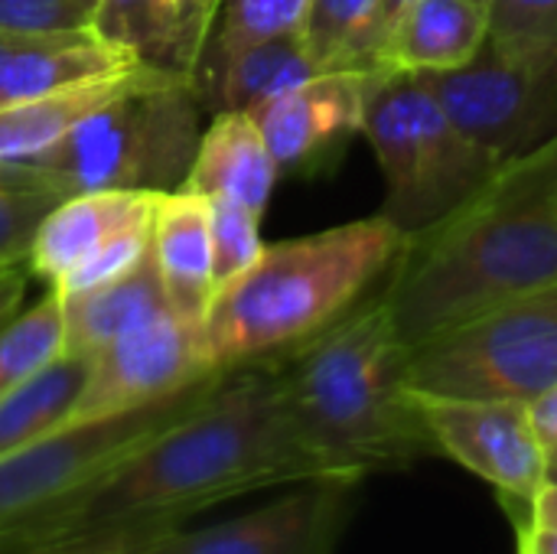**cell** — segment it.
<instances>
[{"label":"cell","mask_w":557,"mask_h":554,"mask_svg":"<svg viewBox=\"0 0 557 554\" xmlns=\"http://www.w3.org/2000/svg\"><path fill=\"white\" fill-rule=\"evenodd\" d=\"M313 480L349 477L304 434L274 366H242L225 372L199 408L104 477L33 545L170 529L248 493Z\"/></svg>","instance_id":"6da1fadb"},{"label":"cell","mask_w":557,"mask_h":554,"mask_svg":"<svg viewBox=\"0 0 557 554\" xmlns=\"http://www.w3.org/2000/svg\"><path fill=\"white\" fill-rule=\"evenodd\" d=\"M557 284V131L503 160L454 216L405 242L382 300L408 346Z\"/></svg>","instance_id":"7a4b0ae2"},{"label":"cell","mask_w":557,"mask_h":554,"mask_svg":"<svg viewBox=\"0 0 557 554\" xmlns=\"http://www.w3.org/2000/svg\"><path fill=\"white\" fill-rule=\"evenodd\" d=\"M411 346L379 291L274 359L284 398L317 451L349 480L405 470L437 444L408 379Z\"/></svg>","instance_id":"3957f363"},{"label":"cell","mask_w":557,"mask_h":554,"mask_svg":"<svg viewBox=\"0 0 557 554\" xmlns=\"http://www.w3.org/2000/svg\"><path fill=\"white\" fill-rule=\"evenodd\" d=\"M408 235L385 216L264 245L258 261L219 287L206 313L212 369L274 362L346 317L382 284Z\"/></svg>","instance_id":"277c9868"},{"label":"cell","mask_w":557,"mask_h":554,"mask_svg":"<svg viewBox=\"0 0 557 554\" xmlns=\"http://www.w3.org/2000/svg\"><path fill=\"white\" fill-rule=\"evenodd\" d=\"M202 137L196 82L137 75L121 95L85 114L36 170L59 196L95 189L173 193Z\"/></svg>","instance_id":"5b68a950"},{"label":"cell","mask_w":557,"mask_h":554,"mask_svg":"<svg viewBox=\"0 0 557 554\" xmlns=\"http://www.w3.org/2000/svg\"><path fill=\"white\" fill-rule=\"evenodd\" d=\"M362 137L385 176L379 216L408 238L463 209L503 167L414 72H385L369 98Z\"/></svg>","instance_id":"8992f818"},{"label":"cell","mask_w":557,"mask_h":554,"mask_svg":"<svg viewBox=\"0 0 557 554\" xmlns=\"http://www.w3.org/2000/svg\"><path fill=\"white\" fill-rule=\"evenodd\" d=\"M225 372H215L157 405L55 428L0 460V554H20L46 535L62 513L88 496L121 464L199 408Z\"/></svg>","instance_id":"52a82bcc"},{"label":"cell","mask_w":557,"mask_h":554,"mask_svg":"<svg viewBox=\"0 0 557 554\" xmlns=\"http://www.w3.org/2000/svg\"><path fill=\"white\" fill-rule=\"evenodd\" d=\"M408 379L418 395L529 405L557 382V284L411 346Z\"/></svg>","instance_id":"ba28073f"},{"label":"cell","mask_w":557,"mask_h":554,"mask_svg":"<svg viewBox=\"0 0 557 554\" xmlns=\"http://www.w3.org/2000/svg\"><path fill=\"white\" fill-rule=\"evenodd\" d=\"M359 480L300 483L281 500L202 529H137L33 545L20 554H336Z\"/></svg>","instance_id":"9c48e42d"},{"label":"cell","mask_w":557,"mask_h":554,"mask_svg":"<svg viewBox=\"0 0 557 554\" xmlns=\"http://www.w3.org/2000/svg\"><path fill=\"white\" fill-rule=\"evenodd\" d=\"M421 78L447 114L499 160L557 131V39L516 52L483 46L470 65Z\"/></svg>","instance_id":"30bf717a"},{"label":"cell","mask_w":557,"mask_h":554,"mask_svg":"<svg viewBox=\"0 0 557 554\" xmlns=\"http://www.w3.org/2000/svg\"><path fill=\"white\" fill-rule=\"evenodd\" d=\"M215 372L219 369L209 362L202 327L183 320L166 304L91 356L88 379L59 428L104 421L157 405Z\"/></svg>","instance_id":"8fae6325"},{"label":"cell","mask_w":557,"mask_h":554,"mask_svg":"<svg viewBox=\"0 0 557 554\" xmlns=\"http://www.w3.org/2000/svg\"><path fill=\"white\" fill-rule=\"evenodd\" d=\"M418 405L437 457H450L486 480L506 506H532L548 483V457L525 402L418 395Z\"/></svg>","instance_id":"7c38bea8"},{"label":"cell","mask_w":557,"mask_h":554,"mask_svg":"<svg viewBox=\"0 0 557 554\" xmlns=\"http://www.w3.org/2000/svg\"><path fill=\"white\" fill-rule=\"evenodd\" d=\"M392 69H336L307 78L255 108V121L281 173H323L362 134L375 85Z\"/></svg>","instance_id":"4fadbf2b"},{"label":"cell","mask_w":557,"mask_h":554,"mask_svg":"<svg viewBox=\"0 0 557 554\" xmlns=\"http://www.w3.org/2000/svg\"><path fill=\"white\" fill-rule=\"evenodd\" d=\"M212 23L206 0H95L88 29L131 69L196 82Z\"/></svg>","instance_id":"5bb4252c"},{"label":"cell","mask_w":557,"mask_h":554,"mask_svg":"<svg viewBox=\"0 0 557 554\" xmlns=\"http://www.w3.org/2000/svg\"><path fill=\"white\" fill-rule=\"evenodd\" d=\"M160 193L147 189H95L65 196L39 222L29 245V268L49 287L59 284L82 258L101 248L117 232L150 225Z\"/></svg>","instance_id":"9a60e30c"},{"label":"cell","mask_w":557,"mask_h":554,"mask_svg":"<svg viewBox=\"0 0 557 554\" xmlns=\"http://www.w3.org/2000/svg\"><path fill=\"white\" fill-rule=\"evenodd\" d=\"M150 255L166 304L183 320L206 327V313L215 297L209 199L186 189L160 193L150 222Z\"/></svg>","instance_id":"2e32d148"},{"label":"cell","mask_w":557,"mask_h":554,"mask_svg":"<svg viewBox=\"0 0 557 554\" xmlns=\"http://www.w3.org/2000/svg\"><path fill=\"white\" fill-rule=\"evenodd\" d=\"M117 72H131V65L101 46L88 26L62 33H0V108Z\"/></svg>","instance_id":"e0dca14e"},{"label":"cell","mask_w":557,"mask_h":554,"mask_svg":"<svg viewBox=\"0 0 557 554\" xmlns=\"http://www.w3.org/2000/svg\"><path fill=\"white\" fill-rule=\"evenodd\" d=\"M281 170L251 111H215L199 137L193 167L180 189L206 199H232L264 216Z\"/></svg>","instance_id":"ac0fdd59"},{"label":"cell","mask_w":557,"mask_h":554,"mask_svg":"<svg viewBox=\"0 0 557 554\" xmlns=\"http://www.w3.org/2000/svg\"><path fill=\"white\" fill-rule=\"evenodd\" d=\"M313 75H320V65L313 62L304 33L294 29L222 56H206L196 72V91L202 108L255 111Z\"/></svg>","instance_id":"d6986e66"},{"label":"cell","mask_w":557,"mask_h":554,"mask_svg":"<svg viewBox=\"0 0 557 554\" xmlns=\"http://www.w3.org/2000/svg\"><path fill=\"white\" fill-rule=\"evenodd\" d=\"M490 20L476 0H414L385 39L382 65L434 75L470 65L486 46Z\"/></svg>","instance_id":"ffe728a7"},{"label":"cell","mask_w":557,"mask_h":554,"mask_svg":"<svg viewBox=\"0 0 557 554\" xmlns=\"http://www.w3.org/2000/svg\"><path fill=\"white\" fill-rule=\"evenodd\" d=\"M137 75L144 72L131 69L0 108V167H36L69 137V131L85 114L121 95Z\"/></svg>","instance_id":"44dd1931"},{"label":"cell","mask_w":557,"mask_h":554,"mask_svg":"<svg viewBox=\"0 0 557 554\" xmlns=\"http://www.w3.org/2000/svg\"><path fill=\"white\" fill-rule=\"evenodd\" d=\"M59 304L65 323V356L91 359L124 330H131L153 310L166 307V294L153 255L147 251V258L131 274Z\"/></svg>","instance_id":"7402d4cb"},{"label":"cell","mask_w":557,"mask_h":554,"mask_svg":"<svg viewBox=\"0 0 557 554\" xmlns=\"http://www.w3.org/2000/svg\"><path fill=\"white\" fill-rule=\"evenodd\" d=\"M88 366L91 359L85 356H59L52 366L0 398V460L46 438L69 418L88 379Z\"/></svg>","instance_id":"603a6c76"},{"label":"cell","mask_w":557,"mask_h":554,"mask_svg":"<svg viewBox=\"0 0 557 554\" xmlns=\"http://www.w3.org/2000/svg\"><path fill=\"white\" fill-rule=\"evenodd\" d=\"M379 0H310L304 16V42L320 72L385 69L375 39Z\"/></svg>","instance_id":"cb8c5ba5"},{"label":"cell","mask_w":557,"mask_h":554,"mask_svg":"<svg viewBox=\"0 0 557 554\" xmlns=\"http://www.w3.org/2000/svg\"><path fill=\"white\" fill-rule=\"evenodd\" d=\"M65 356L62 304L49 291L29 310L0 323V398Z\"/></svg>","instance_id":"d4e9b609"},{"label":"cell","mask_w":557,"mask_h":554,"mask_svg":"<svg viewBox=\"0 0 557 554\" xmlns=\"http://www.w3.org/2000/svg\"><path fill=\"white\" fill-rule=\"evenodd\" d=\"M59 202V189H52L36 170L0 167V268L26 261L39 222Z\"/></svg>","instance_id":"484cf974"},{"label":"cell","mask_w":557,"mask_h":554,"mask_svg":"<svg viewBox=\"0 0 557 554\" xmlns=\"http://www.w3.org/2000/svg\"><path fill=\"white\" fill-rule=\"evenodd\" d=\"M307 7L310 0H222L206 56H222L258 39L294 33L304 26Z\"/></svg>","instance_id":"4316f807"},{"label":"cell","mask_w":557,"mask_h":554,"mask_svg":"<svg viewBox=\"0 0 557 554\" xmlns=\"http://www.w3.org/2000/svg\"><path fill=\"white\" fill-rule=\"evenodd\" d=\"M209 216H212V281L219 291L235 278H242L264 251L258 232L261 216L248 212L232 199H209Z\"/></svg>","instance_id":"83f0119b"},{"label":"cell","mask_w":557,"mask_h":554,"mask_svg":"<svg viewBox=\"0 0 557 554\" xmlns=\"http://www.w3.org/2000/svg\"><path fill=\"white\" fill-rule=\"evenodd\" d=\"M150 251V225H134L127 232H117L114 238H108L101 248H95L88 258H82L59 284H52L49 291L59 300L88 294L95 287H104L124 274H131Z\"/></svg>","instance_id":"f1b7e54d"},{"label":"cell","mask_w":557,"mask_h":554,"mask_svg":"<svg viewBox=\"0 0 557 554\" xmlns=\"http://www.w3.org/2000/svg\"><path fill=\"white\" fill-rule=\"evenodd\" d=\"M486 46L496 52L557 39V0H486Z\"/></svg>","instance_id":"f546056e"},{"label":"cell","mask_w":557,"mask_h":554,"mask_svg":"<svg viewBox=\"0 0 557 554\" xmlns=\"http://www.w3.org/2000/svg\"><path fill=\"white\" fill-rule=\"evenodd\" d=\"M91 10L82 0H0V33L85 29Z\"/></svg>","instance_id":"4dcf8cb0"},{"label":"cell","mask_w":557,"mask_h":554,"mask_svg":"<svg viewBox=\"0 0 557 554\" xmlns=\"http://www.w3.org/2000/svg\"><path fill=\"white\" fill-rule=\"evenodd\" d=\"M529 415H532L535 434H539L542 451H545L548 467H552L557 460V382L529 402Z\"/></svg>","instance_id":"1f68e13d"},{"label":"cell","mask_w":557,"mask_h":554,"mask_svg":"<svg viewBox=\"0 0 557 554\" xmlns=\"http://www.w3.org/2000/svg\"><path fill=\"white\" fill-rule=\"evenodd\" d=\"M519 535V552L522 554H557V529L552 526H535L529 516L516 522Z\"/></svg>","instance_id":"d6a6232c"},{"label":"cell","mask_w":557,"mask_h":554,"mask_svg":"<svg viewBox=\"0 0 557 554\" xmlns=\"http://www.w3.org/2000/svg\"><path fill=\"white\" fill-rule=\"evenodd\" d=\"M23 291H26V274H23L20 264L0 268V323L16 313V307L23 300Z\"/></svg>","instance_id":"836d02e7"},{"label":"cell","mask_w":557,"mask_h":554,"mask_svg":"<svg viewBox=\"0 0 557 554\" xmlns=\"http://www.w3.org/2000/svg\"><path fill=\"white\" fill-rule=\"evenodd\" d=\"M414 0H379V20H375V39H379V65H382V49L388 33L395 29V23L401 20V13L411 7Z\"/></svg>","instance_id":"e575fe53"},{"label":"cell","mask_w":557,"mask_h":554,"mask_svg":"<svg viewBox=\"0 0 557 554\" xmlns=\"http://www.w3.org/2000/svg\"><path fill=\"white\" fill-rule=\"evenodd\" d=\"M525 516L535 526H552V529H557V483H545L539 490V496L532 500V506L525 509Z\"/></svg>","instance_id":"d590c367"},{"label":"cell","mask_w":557,"mask_h":554,"mask_svg":"<svg viewBox=\"0 0 557 554\" xmlns=\"http://www.w3.org/2000/svg\"><path fill=\"white\" fill-rule=\"evenodd\" d=\"M548 483H557V460L548 467Z\"/></svg>","instance_id":"8d00e7d4"},{"label":"cell","mask_w":557,"mask_h":554,"mask_svg":"<svg viewBox=\"0 0 557 554\" xmlns=\"http://www.w3.org/2000/svg\"><path fill=\"white\" fill-rule=\"evenodd\" d=\"M209 7H212V13H219V7H222V0H206Z\"/></svg>","instance_id":"74e56055"},{"label":"cell","mask_w":557,"mask_h":554,"mask_svg":"<svg viewBox=\"0 0 557 554\" xmlns=\"http://www.w3.org/2000/svg\"><path fill=\"white\" fill-rule=\"evenodd\" d=\"M82 3H85V7H88V10H91V7H95V0H82Z\"/></svg>","instance_id":"f35d334b"},{"label":"cell","mask_w":557,"mask_h":554,"mask_svg":"<svg viewBox=\"0 0 557 554\" xmlns=\"http://www.w3.org/2000/svg\"><path fill=\"white\" fill-rule=\"evenodd\" d=\"M476 3H480V7H486V0H476Z\"/></svg>","instance_id":"ab89813d"},{"label":"cell","mask_w":557,"mask_h":554,"mask_svg":"<svg viewBox=\"0 0 557 554\" xmlns=\"http://www.w3.org/2000/svg\"><path fill=\"white\" fill-rule=\"evenodd\" d=\"M519 554H522V552H519Z\"/></svg>","instance_id":"60d3db41"}]
</instances>
